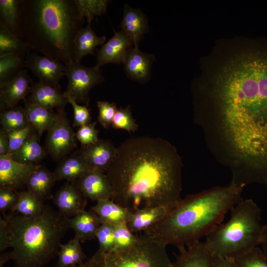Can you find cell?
I'll return each instance as SVG.
<instances>
[{
	"mask_svg": "<svg viewBox=\"0 0 267 267\" xmlns=\"http://www.w3.org/2000/svg\"><path fill=\"white\" fill-rule=\"evenodd\" d=\"M211 107L195 116L207 144L232 177L267 183V53L232 59L209 89Z\"/></svg>",
	"mask_w": 267,
	"mask_h": 267,
	"instance_id": "1",
	"label": "cell"
},
{
	"mask_svg": "<svg viewBox=\"0 0 267 267\" xmlns=\"http://www.w3.org/2000/svg\"><path fill=\"white\" fill-rule=\"evenodd\" d=\"M182 166L176 147L163 138L127 139L105 173L111 200L128 210L176 204L181 199Z\"/></svg>",
	"mask_w": 267,
	"mask_h": 267,
	"instance_id": "2",
	"label": "cell"
},
{
	"mask_svg": "<svg viewBox=\"0 0 267 267\" xmlns=\"http://www.w3.org/2000/svg\"><path fill=\"white\" fill-rule=\"evenodd\" d=\"M244 187L231 181L182 199L161 220L143 232L159 244L178 249L206 237L242 201Z\"/></svg>",
	"mask_w": 267,
	"mask_h": 267,
	"instance_id": "3",
	"label": "cell"
},
{
	"mask_svg": "<svg viewBox=\"0 0 267 267\" xmlns=\"http://www.w3.org/2000/svg\"><path fill=\"white\" fill-rule=\"evenodd\" d=\"M84 22L75 0H21L16 36L67 65L75 62L74 40Z\"/></svg>",
	"mask_w": 267,
	"mask_h": 267,
	"instance_id": "4",
	"label": "cell"
},
{
	"mask_svg": "<svg viewBox=\"0 0 267 267\" xmlns=\"http://www.w3.org/2000/svg\"><path fill=\"white\" fill-rule=\"evenodd\" d=\"M7 222L14 267H45L56 256L69 228L67 219L45 205L42 213L27 218L10 212Z\"/></svg>",
	"mask_w": 267,
	"mask_h": 267,
	"instance_id": "5",
	"label": "cell"
},
{
	"mask_svg": "<svg viewBox=\"0 0 267 267\" xmlns=\"http://www.w3.org/2000/svg\"><path fill=\"white\" fill-rule=\"evenodd\" d=\"M262 211L251 199H243L230 210V219L218 225L205 237L214 256L234 259L261 244Z\"/></svg>",
	"mask_w": 267,
	"mask_h": 267,
	"instance_id": "6",
	"label": "cell"
},
{
	"mask_svg": "<svg viewBox=\"0 0 267 267\" xmlns=\"http://www.w3.org/2000/svg\"><path fill=\"white\" fill-rule=\"evenodd\" d=\"M90 267H173L166 246L144 233L131 246L120 250H98L88 260Z\"/></svg>",
	"mask_w": 267,
	"mask_h": 267,
	"instance_id": "7",
	"label": "cell"
},
{
	"mask_svg": "<svg viewBox=\"0 0 267 267\" xmlns=\"http://www.w3.org/2000/svg\"><path fill=\"white\" fill-rule=\"evenodd\" d=\"M65 75L68 79L65 94L86 106L89 104L90 90L105 80L100 69L87 67L76 62L65 65Z\"/></svg>",
	"mask_w": 267,
	"mask_h": 267,
	"instance_id": "8",
	"label": "cell"
},
{
	"mask_svg": "<svg viewBox=\"0 0 267 267\" xmlns=\"http://www.w3.org/2000/svg\"><path fill=\"white\" fill-rule=\"evenodd\" d=\"M47 132L45 150L54 160H61L76 147V134L64 110L60 111L59 118Z\"/></svg>",
	"mask_w": 267,
	"mask_h": 267,
	"instance_id": "9",
	"label": "cell"
},
{
	"mask_svg": "<svg viewBox=\"0 0 267 267\" xmlns=\"http://www.w3.org/2000/svg\"><path fill=\"white\" fill-rule=\"evenodd\" d=\"M24 67L29 69L39 82L53 87H60L59 81L65 75V64L63 62L35 52L26 55Z\"/></svg>",
	"mask_w": 267,
	"mask_h": 267,
	"instance_id": "10",
	"label": "cell"
},
{
	"mask_svg": "<svg viewBox=\"0 0 267 267\" xmlns=\"http://www.w3.org/2000/svg\"><path fill=\"white\" fill-rule=\"evenodd\" d=\"M39 165L18 163L8 154L0 156V187L18 192V190L25 186L29 177Z\"/></svg>",
	"mask_w": 267,
	"mask_h": 267,
	"instance_id": "11",
	"label": "cell"
},
{
	"mask_svg": "<svg viewBox=\"0 0 267 267\" xmlns=\"http://www.w3.org/2000/svg\"><path fill=\"white\" fill-rule=\"evenodd\" d=\"M73 183L87 199L97 202L112 199V186L105 173L90 170Z\"/></svg>",
	"mask_w": 267,
	"mask_h": 267,
	"instance_id": "12",
	"label": "cell"
},
{
	"mask_svg": "<svg viewBox=\"0 0 267 267\" xmlns=\"http://www.w3.org/2000/svg\"><path fill=\"white\" fill-rule=\"evenodd\" d=\"M132 40L122 31L116 32L113 36L96 50L97 69L107 63L121 64L124 62L129 48L133 45Z\"/></svg>",
	"mask_w": 267,
	"mask_h": 267,
	"instance_id": "13",
	"label": "cell"
},
{
	"mask_svg": "<svg viewBox=\"0 0 267 267\" xmlns=\"http://www.w3.org/2000/svg\"><path fill=\"white\" fill-rule=\"evenodd\" d=\"M117 148L109 141L99 139L95 143L82 146L77 153L92 170L106 173L114 161Z\"/></svg>",
	"mask_w": 267,
	"mask_h": 267,
	"instance_id": "14",
	"label": "cell"
},
{
	"mask_svg": "<svg viewBox=\"0 0 267 267\" xmlns=\"http://www.w3.org/2000/svg\"><path fill=\"white\" fill-rule=\"evenodd\" d=\"M53 203L59 213L66 219L73 217L85 210L87 199L73 182H67L55 193Z\"/></svg>",
	"mask_w": 267,
	"mask_h": 267,
	"instance_id": "15",
	"label": "cell"
},
{
	"mask_svg": "<svg viewBox=\"0 0 267 267\" xmlns=\"http://www.w3.org/2000/svg\"><path fill=\"white\" fill-rule=\"evenodd\" d=\"M33 83L27 71L22 69L11 81L0 87V111L15 107L26 98Z\"/></svg>",
	"mask_w": 267,
	"mask_h": 267,
	"instance_id": "16",
	"label": "cell"
},
{
	"mask_svg": "<svg viewBox=\"0 0 267 267\" xmlns=\"http://www.w3.org/2000/svg\"><path fill=\"white\" fill-rule=\"evenodd\" d=\"M176 204L128 210L127 225L134 234L143 232L163 219Z\"/></svg>",
	"mask_w": 267,
	"mask_h": 267,
	"instance_id": "17",
	"label": "cell"
},
{
	"mask_svg": "<svg viewBox=\"0 0 267 267\" xmlns=\"http://www.w3.org/2000/svg\"><path fill=\"white\" fill-rule=\"evenodd\" d=\"M178 250L173 267H214V256L205 242L196 241Z\"/></svg>",
	"mask_w": 267,
	"mask_h": 267,
	"instance_id": "18",
	"label": "cell"
},
{
	"mask_svg": "<svg viewBox=\"0 0 267 267\" xmlns=\"http://www.w3.org/2000/svg\"><path fill=\"white\" fill-rule=\"evenodd\" d=\"M31 103L37 104L46 109L63 111L68 102L61 87H53L40 82L34 83L31 92L27 98Z\"/></svg>",
	"mask_w": 267,
	"mask_h": 267,
	"instance_id": "19",
	"label": "cell"
},
{
	"mask_svg": "<svg viewBox=\"0 0 267 267\" xmlns=\"http://www.w3.org/2000/svg\"><path fill=\"white\" fill-rule=\"evenodd\" d=\"M154 59L152 54L143 53L138 48L130 47L124 62L126 74L133 80L145 82L150 77Z\"/></svg>",
	"mask_w": 267,
	"mask_h": 267,
	"instance_id": "20",
	"label": "cell"
},
{
	"mask_svg": "<svg viewBox=\"0 0 267 267\" xmlns=\"http://www.w3.org/2000/svg\"><path fill=\"white\" fill-rule=\"evenodd\" d=\"M56 181L53 172L45 166L39 165L29 177L25 186L27 190L44 203L52 199L51 189Z\"/></svg>",
	"mask_w": 267,
	"mask_h": 267,
	"instance_id": "21",
	"label": "cell"
},
{
	"mask_svg": "<svg viewBox=\"0 0 267 267\" xmlns=\"http://www.w3.org/2000/svg\"><path fill=\"white\" fill-rule=\"evenodd\" d=\"M119 27L132 40L135 48H138L139 42L148 30L145 15L141 10L127 4L124 6L123 18Z\"/></svg>",
	"mask_w": 267,
	"mask_h": 267,
	"instance_id": "22",
	"label": "cell"
},
{
	"mask_svg": "<svg viewBox=\"0 0 267 267\" xmlns=\"http://www.w3.org/2000/svg\"><path fill=\"white\" fill-rule=\"evenodd\" d=\"M69 227L75 233V236L81 242L90 240L95 238L96 232L101 222L93 212L85 210L80 212L72 218L67 219Z\"/></svg>",
	"mask_w": 267,
	"mask_h": 267,
	"instance_id": "23",
	"label": "cell"
},
{
	"mask_svg": "<svg viewBox=\"0 0 267 267\" xmlns=\"http://www.w3.org/2000/svg\"><path fill=\"white\" fill-rule=\"evenodd\" d=\"M90 170L85 160L77 153L60 160L53 173L56 181L65 179L73 182Z\"/></svg>",
	"mask_w": 267,
	"mask_h": 267,
	"instance_id": "24",
	"label": "cell"
},
{
	"mask_svg": "<svg viewBox=\"0 0 267 267\" xmlns=\"http://www.w3.org/2000/svg\"><path fill=\"white\" fill-rule=\"evenodd\" d=\"M24 109L29 122L34 127L40 137L45 131H47L56 122L60 115V111L55 112L46 109L37 104L23 100Z\"/></svg>",
	"mask_w": 267,
	"mask_h": 267,
	"instance_id": "25",
	"label": "cell"
},
{
	"mask_svg": "<svg viewBox=\"0 0 267 267\" xmlns=\"http://www.w3.org/2000/svg\"><path fill=\"white\" fill-rule=\"evenodd\" d=\"M105 36H97L91 29L90 24L81 28L77 33L74 42L75 62L80 63L82 59L88 54H95L96 46L103 45L106 41Z\"/></svg>",
	"mask_w": 267,
	"mask_h": 267,
	"instance_id": "26",
	"label": "cell"
},
{
	"mask_svg": "<svg viewBox=\"0 0 267 267\" xmlns=\"http://www.w3.org/2000/svg\"><path fill=\"white\" fill-rule=\"evenodd\" d=\"M40 138L37 133L31 135L17 151L10 155L12 159L21 164L39 165L47 153L40 144Z\"/></svg>",
	"mask_w": 267,
	"mask_h": 267,
	"instance_id": "27",
	"label": "cell"
},
{
	"mask_svg": "<svg viewBox=\"0 0 267 267\" xmlns=\"http://www.w3.org/2000/svg\"><path fill=\"white\" fill-rule=\"evenodd\" d=\"M90 210L97 215L101 223H108L112 225L126 221L128 212L110 199L97 201Z\"/></svg>",
	"mask_w": 267,
	"mask_h": 267,
	"instance_id": "28",
	"label": "cell"
},
{
	"mask_svg": "<svg viewBox=\"0 0 267 267\" xmlns=\"http://www.w3.org/2000/svg\"><path fill=\"white\" fill-rule=\"evenodd\" d=\"M80 242L79 238L75 236L66 244H60L56 267H70L84 264L83 261L86 256L83 251Z\"/></svg>",
	"mask_w": 267,
	"mask_h": 267,
	"instance_id": "29",
	"label": "cell"
},
{
	"mask_svg": "<svg viewBox=\"0 0 267 267\" xmlns=\"http://www.w3.org/2000/svg\"><path fill=\"white\" fill-rule=\"evenodd\" d=\"M18 194L17 202L10 212L27 218L35 217L42 213L45 205L30 191L27 189L19 191Z\"/></svg>",
	"mask_w": 267,
	"mask_h": 267,
	"instance_id": "30",
	"label": "cell"
},
{
	"mask_svg": "<svg viewBox=\"0 0 267 267\" xmlns=\"http://www.w3.org/2000/svg\"><path fill=\"white\" fill-rule=\"evenodd\" d=\"M31 48L18 36L0 26V55L15 54L25 57Z\"/></svg>",
	"mask_w": 267,
	"mask_h": 267,
	"instance_id": "31",
	"label": "cell"
},
{
	"mask_svg": "<svg viewBox=\"0 0 267 267\" xmlns=\"http://www.w3.org/2000/svg\"><path fill=\"white\" fill-rule=\"evenodd\" d=\"M1 128L7 133L23 129L30 124L24 108L16 106L0 111Z\"/></svg>",
	"mask_w": 267,
	"mask_h": 267,
	"instance_id": "32",
	"label": "cell"
},
{
	"mask_svg": "<svg viewBox=\"0 0 267 267\" xmlns=\"http://www.w3.org/2000/svg\"><path fill=\"white\" fill-rule=\"evenodd\" d=\"M25 57L15 54L0 55V87L11 81L24 67Z\"/></svg>",
	"mask_w": 267,
	"mask_h": 267,
	"instance_id": "33",
	"label": "cell"
},
{
	"mask_svg": "<svg viewBox=\"0 0 267 267\" xmlns=\"http://www.w3.org/2000/svg\"><path fill=\"white\" fill-rule=\"evenodd\" d=\"M21 0H0V26L16 35Z\"/></svg>",
	"mask_w": 267,
	"mask_h": 267,
	"instance_id": "34",
	"label": "cell"
},
{
	"mask_svg": "<svg viewBox=\"0 0 267 267\" xmlns=\"http://www.w3.org/2000/svg\"><path fill=\"white\" fill-rule=\"evenodd\" d=\"M80 16L90 24L93 18L106 11L108 0H75Z\"/></svg>",
	"mask_w": 267,
	"mask_h": 267,
	"instance_id": "35",
	"label": "cell"
},
{
	"mask_svg": "<svg viewBox=\"0 0 267 267\" xmlns=\"http://www.w3.org/2000/svg\"><path fill=\"white\" fill-rule=\"evenodd\" d=\"M115 240V250L127 248L136 240L138 235L132 232L129 229L126 221H123L113 225Z\"/></svg>",
	"mask_w": 267,
	"mask_h": 267,
	"instance_id": "36",
	"label": "cell"
},
{
	"mask_svg": "<svg viewBox=\"0 0 267 267\" xmlns=\"http://www.w3.org/2000/svg\"><path fill=\"white\" fill-rule=\"evenodd\" d=\"M238 267H267V260L262 250L257 247L234 259Z\"/></svg>",
	"mask_w": 267,
	"mask_h": 267,
	"instance_id": "37",
	"label": "cell"
},
{
	"mask_svg": "<svg viewBox=\"0 0 267 267\" xmlns=\"http://www.w3.org/2000/svg\"><path fill=\"white\" fill-rule=\"evenodd\" d=\"M111 126L115 129H122L129 132L136 131L138 127L132 115L129 106L118 109Z\"/></svg>",
	"mask_w": 267,
	"mask_h": 267,
	"instance_id": "38",
	"label": "cell"
},
{
	"mask_svg": "<svg viewBox=\"0 0 267 267\" xmlns=\"http://www.w3.org/2000/svg\"><path fill=\"white\" fill-rule=\"evenodd\" d=\"M95 237L99 244L98 250L108 252L115 250V240L113 225L108 223H102L98 228Z\"/></svg>",
	"mask_w": 267,
	"mask_h": 267,
	"instance_id": "39",
	"label": "cell"
},
{
	"mask_svg": "<svg viewBox=\"0 0 267 267\" xmlns=\"http://www.w3.org/2000/svg\"><path fill=\"white\" fill-rule=\"evenodd\" d=\"M37 133L34 127L30 123L25 128L8 133L9 137L8 155H12L17 151L27 139Z\"/></svg>",
	"mask_w": 267,
	"mask_h": 267,
	"instance_id": "40",
	"label": "cell"
},
{
	"mask_svg": "<svg viewBox=\"0 0 267 267\" xmlns=\"http://www.w3.org/2000/svg\"><path fill=\"white\" fill-rule=\"evenodd\" d=\"M97 106L99 114L98 121L105 129H108L112 125L115 114L118 110L115 103L105 101H97Z\"/></svg>",
	"mask_w": 267,
	"mask_h": 267,
	"instance_id": "41",
	"label": "cell"
},
{
	"mask_svg": "<svg viewBox=\"0 0 267 267\" xmlns=\"http://www.w3.org/2000/svg\"><path fill=\"white\" fill-rule=\"evenodd\" d=\"M65 96L67 98L68 102L71 104L73 109L74 122L73 126L80 128L89 123L91 121V117L87 106L79 105L72 97L67 95H65Z\"/></svg>",
	"mask_w": 267,
	"mask_h": 267,
	"instance_id": "42",
	"label": "cell"
},
{
	"mask_svg": "<svg viewBox=\"0 0 267 267\" xmlns=\"http://www.w3.org/2000/svg\"><path fill=\"white\" fill-rule=\"evenodd\" d=\"M96 123V122L89 123L79 128L76 136L82 146L93 144L99 139L98 132L95 129Z\"/></svg>",
	"mask_w": 267,
	"mask_h": 267,
	"instance_id": "43",
	"label": "cell"
},
{
	"mask_svg": "<svg viewBox=\"0 0 267 267\" xmlns=\"http://www.w3.org/2000/svg\"><path fill=\"white\" fill-rule=\"evenodd\" d=\"M18 192L14 190L0 187V211L4 215L10 211L15 205L18 199Z\"/></svg>",
	"mask_w": 267,
	"mask_h": 267,
	"instance_id": "44",
	"label": "cell"
},
{
	"mask_svg": "<svg viewBox=\"0 0 267 267\" xmlns=\"http://www.w3.org/2000/svg\"><path fill=\"white\" fill-rule=\"evenodd\" d=\"M10 247V237L7 222L3 217H0V252Z\"/></svg>",
	"mask_w": 267,
	"mask_h": 267,
	"instance_id": "45",
	"label": "cell"
},
{
	"mask_svg": "<svg viewBox=\"0 0 267 267\" xmlns=\"http://www.w3.org/2000/svg\"><path fill=\"white\" fill-rule=\"evenodd\" d=\"M9 137L8 133L2 129L0 130V156L6 155L9 150Z\"/></svg>",
	"mask_w": 267,
	"mask_h": 267,
	"instance_id": "46",
	"label": "cell"
},
{
	"mask_svg": "<svg viewBox=\"0 0 267 267\" xmlns=\"http://www.w3.org/2000/svg\"><path fill=\"white\" fill-rule=\"evenodd\" d=\"M214 267H238L234 260L214 256Z\"/></svg>",
	"mask_w": 267,
	"mask_h": 267,
	"instance_id": "47",
	"label": "cell"
},
{
	"mask_svg": "<svg viewBox=\"0 0 267 267\" xmlns=\"http://www.w3.org/2000/svg\"><path fill=\"white\" fill-rule=\"evenodd\" d=\"M261 245L263 253L267 260V223L263 226Z\"/></svg>",
	"mask_w": 267,
	"mask_h": 267,
	"instance_id": "48",
	"label": "cell"
},
{
	"mask_svg": "<svg viewBox=\"0 0 267 267\" xmlns=\"http://www.w3.org/2000/svg\"><path fill=\"white\" fill-rule=\"evenodd\" d=\"M13 260V255L12 252L1 253L0 255V267H3L8 261Z\"/></svg>",
	"mask_w": 267,
	"mask_h": 267,
	"instance_id": "49",
	"label": "cell"
},
{
	"mask_svg": "<svg viewBox=\"0 0 267 267\" xmlns=\"http://www.w3.org/2000/svg\"><path fill=\"white\" fill-rule=\"evenodd\" d=\"M70 267H90L89 261L81 265L74 266Z\"/></svg>",
	"mask_w": 267,
	"mask_h": 267,
	"instance_id": "50",
	"label": "cell"
}]
</instances>
